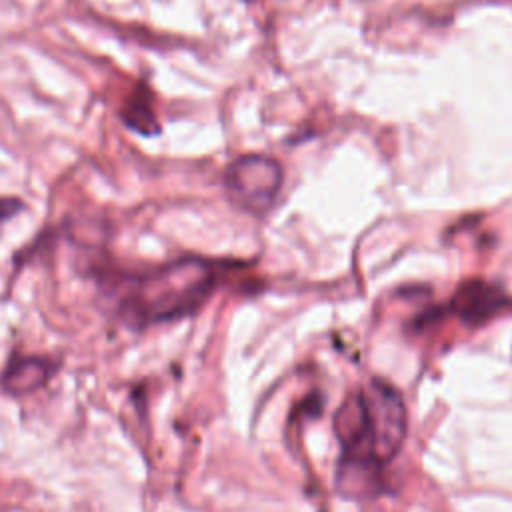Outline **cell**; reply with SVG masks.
<instances>
[{"instance_id": "obj_1", "label": "cell", "mask_w": 512, "mask_h": 512, "mask_svg": "<svg viewBox=\"0 0 512 512\" xmlns=\"http://www.w3.org/2000/svg\"><path fill=\"white\" fill-rule=\"evenodd\" d=\"M110 280L116 316L130 328H146L196 312L216 288L218 272L210 260L186 256L138 274H112Z\"/></svg>"}, {"instance_id": "obj_2", "label": "cell", "mask_w": 512, "mask_h": 512, "mask_svg": "<svg viewBox=\"0 0 512 512\" xmlns=\"http://www.w3.org/2000/svg\"><path fill=\"white\" fill-rule=\"evenodd\" d=\"M366 406V452L380 466L390 462L404 444L408 418L402 396L384 380H372L362 390Z\"/></svg>"}, {"instance_id": "obj_3", "label": "cell", "mask_w": 512, "mask_h": 512, "mask_svg": "<svg viewBox=\"0 0 512 512\" xmlns=\"http://www.w3.org/2000/svg\"><path fill=\"white\" fill-rule=\"evenodd\" d=\"M224 184L238 206L252 214H264L280 190L282 168L266 156H240L226 168Z\"/></svg>"}, {"instance_id": "obj_4", "label": "cell", "mask_w": 512, "mask_h": 512, "mask_svg": "<svg viewBox=\"0 0 512 512\" xmlns=\"http://www.w3.org/2000/svg\"><path fill=\"white\" fill-rule=\"evenodd\" d=\"M504 292L484 280L464 282L452 300L454 312L468 324H480L504 306Z\"/></svg>"}, {"instance_id": "obj_5", "label": "cell", "mask_w": 512, "mask_h": 512, "mask_svg": "<svg viewBox=\"0 0 512 512\" xmlns=\"http://www.w3.org/2000/svg\"><path fill=\"white\" fill-rule=\"evenodd\" d=\"M54 368L56 366L48 358L20 356L8 362L0 376V386L10 396H26L42 388L50 380Z\"/></svg>"}, {"instance_id": "obj_6", "label": "cell", "mask_w": 512, "mask_h": 512, "mask_svg": "<svg viewBox=\"0 0 512 512\" xmlns=\"http://www.w3.org/2000/svg\"><path fill=\"white\" fill-rule=\"evenodd\" d=\"M120 118L130 130L142 136H156L160 132V122L152 108V92L146 82H140L134 92L124 100L120 108Z\"/></svg>"}, {"instance_id": "obj_7", "label": "cell", "mask_w": 512, "mask_h": 512, "mask_svg": "<svg viewBox=\"0 0 512 512\" xmlns=\"http://www.w3.org/2000/svg\"><path fill=\"white\" fill-rule=\"evenodd\" d=\"M22 208H24V204H22V200H18V198H12V196L0 198V232H2L4 224H6L8 220H12Z\"/></svg>"}]
</instances>
